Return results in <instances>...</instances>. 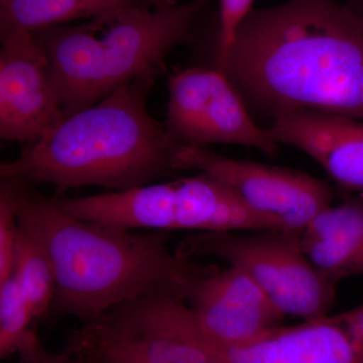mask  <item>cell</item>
I'll return each instance as SVG.
<instances>
[{
  "mask_svg": "<svg viewBox=\"0 0 363 363\" xmlns=\"http://www.w3.org/2000/svg\"><path fill=\"white\" fill-rule=\"evenodd\" d=\"M18 354L20 355V359L16 363H89L66 352L62 354L50 352L40 342L35 333L26 341Z\"/></svg>",
  "mask_w": 363,
  "mask_h": 363,
  "instance_id": "obj_19",
  "label": "cell"
},
{
  "mask_svg": "<svg viewBox=\"0 0 363 363\" xmlns=\"http://www.w3.org/2000/svg\"><path fill=\"white\" fill-rule=\"evenodd\" d=\"M182 298L202 337L219 347L252 345L283 326L286 317L250 276L233 266L191 279Z\"/></svg>",
  "mask_w": 363,
  "mask_h": 363,
  "instance_id": "obj_10",
  "label": "cell"
},
{
  "mask_svg": "<svg viewBox=\"0 0 363 363\" xmlns=\"http://www.w3.org/2000/svg\"><path fill=\"white\" fill-rule=\"evenodd\" d=\"M164 6H176L178 4L179 0H161Z\"/></svg>",
  "mask_w": 363,
  "mask_h": 363,
  "instance_id": "obj_21",
  "label": "cell"
},
{
  "mask_svg": "<svg viewBox=\"0 0 363 363\" xmlns=\"http://www.w3.org/2000/svg\"><path fill=\"white\" fill-rule=\"evenodd\" d=\"M177 172L196 169L233 189L248 206L276 219L285 230L300 234L334 199L327 182L259 162L230 159L205 147L181 145L174 157Z\"/></svg>",
  "mask_w": 363,
  "mask_h": 363,
  "instance_id": "obj_7",
  "label": "cell"
},
{
  "mask_svg": "<svg viewBox=\"0 0 363 363\" xmlns=\"http://www.w3.org/2000/svg\"><path fill=\"white\" fill-rule=\"evenodd\" d=\"M224 74L262 116L311 111L363 121V16L338 0L252 9Z\"/></svg>",
  "mask_w": 363,
  "mask_h": 363,
  "instance_id": "obj_1",
  "label": "cell"
},
{
  "mask_svg": "<svg viewBox=\"0 0 363 363\" xmlns=\"http://www.w3.org/2000/svg\"><path fill=\"white\" fill-rule=\"evenodd\" d=\"M306 257L327 281L363 276V193L325 208L300 234Z\"/></svg>",
  "mask_w": 363,
  "mask_h": 363,
  "instance_id": "obj_13",
  "label": "cell"
},
{
  "mask_svg": "<svg viewBox=\"0 0 363 363\" xmlns=\"http://www.w3.org/2000/svg\"><path fill=\"white\" fill-rule=\"evenodd\" d=\"M18 223L13 194L6 182L0 187V284L13 277Z\"/></svg>",
  "mask_w": 363,
  "mask_h": 363,
  "instance_id": "obj_17",
  "label": "cell"
},
{
  "mask_svg": "<svg viewBox=\"0 0 363 363\" xmlns=\"http://www.w3.org/2000/svg\"><path fill=\"white\" fill-rule=\"evenodd\" d=\"M13 277L32 308L35 320L51 312L56 274L44 247L18 227Z\"/></svg>",
  "mask_w": 363,
  "mask_h": 363,
  "instance_id": "obj_15",
  "label": "cell"
},
{
  "mask_svg": "<svg viewBox=\"0 0 363 363\" xmlns=\"http://www.w3.org/2000/svg\"><path fill=\"white\" fill-rule=\"evenodd\" d=\"M255 0H219V37L217 70L224 74L235 33L252 11Z\"/></svg>",
  "mask_w": 363,
  "mask_h": 363,
  "instance_id": "obj_18",
  "label": "cell"
},
{
  "mask_svg": "<svg viewBox=\"0 0 363 363\" xmlns=\"http://www.w3.org/2000/svg\"><path fill=\"white\" fill-rule=\"evenodd\" d=\"M300 234L278 229L252 234L192 233L178 243L175 252L189 259L216 257L238 267L285 316L307 321L329 314L337 286L327 281L306 257Z\"/></svg>",
  "mask_w": 363,
  "mask_h": 363,
  "instance_id": "obj_6",
  "label": "cell"
},
{
  "mask_svg": "<svg viewBox=\"0 0 363 363\" xmlns=\"http://www.w3.org/2000/svg\"><path fill=\"white\" fill-rule=\"evenodd\" d=\"M32 308L13 277L0 284V357L18 353L35 331Z\"/></svg>",
  "mask_w": 363,
  "mask_h": 363,
  "instance_id": "obj_16",
  "label": "cell"
},
{
  "mask_svg": "<svg viewBox=\"0 0 363 363\" xmlns=\"http://www.w3.org/2000/svg\"><path fill=\"white\" fill-rule=\"evenodd\" d=\"M154 83H128L66 117L18 159L1 162L0 177L30 185L52 184L61 195L86 186L130 190L175 175L174 157L181 145L147 111Z\"/></svg>",
  "mask_w": 363,
  "mask_h": 363,
  "instance_id": "obj_3",
  "label": "cell"
},
{
  "mask_svg": "<svg viewBox=\"0 0 363 363\" xmlns=\"http://www.w3.org/2000/svg\"><path fill=\"white\" fill-rule=\"evenodd\" d=\"M277 143L303 150L347 192L363 193V121L311 111L271 117Z\"/></svg>",
  "mask_w": 363,
  "mask_h": 363,
  "instance_id": "obj_12",
  "label": "cell"
},
{
  "mask_svg": "<svg viewBox=\"0 0 363 363\" xmlns=\"http://www.w3.org/2000/svg\"><path fill=\"white\" fill-rule=\"evenodd\" d=\"M162 6L161 0H0V35L35 33L82 18L109 23L133 9Z\"/></svg>",
  "mask_w": 363,
  "mask_h": 363,
  "instance_id": "obj_14",
  "label": "cell"
},
{
  "mask_svg": "<svg viewBox=\"0 0 363 363\" xmlns=\"http://www.w3.org/2000/svg\"><path fill=\"white\" fill-rule=\"evenodd\" d=\"M54 197L69 216L130 230H285L276 219L255 211L233 189L206 173L87 197Z\"/></svg>",
  "mask_w": 363,
  "mask_h": 363,
  "instance_id": "obj_5",
  "label": "cell"
},
{
  "mask_svg": "<svg viewBox=\"0 0 363 363\" xmlns=\"http://www.w3.org/2000/svg\"><path fill=\"white\" fill-rule=\"evenodd\" d=\"M203 340L222 363H363V303L333 316L279 327L245 347Z\"/></svg>",
  "mask_w": 363,
  "mask_h": 363,
  "instance_id": "obj_11",
  "label": "cell"
},
{
  "mask_svg": "<svg viewBox=\"0 0 363 363\" xmlns=\"http://www.w3.org/2000/svg\"><path fill=\"white\" fill-rule=\"evenodd\" d=\"M1 180L11 188L18 227L44 247L54 267L52 316L87 324L156 289H173L182 297L191 279L216 267L169 250L166 231L143 233L74 218L30 184Z\"/></svg>",
  "mask_w": 363,
  "mask_h": 363,
  "instance_id": "obj_2",
  "label": "cell"
},
{
  "mask_svg": "<svg viewBox=\"0 0 363 363\" xmlns=\"http://www.w3.org/2000/svg\"><path fill=\"white\" fill-rule=\"evenodd\" d=\"M164 123L180 145H245L269 157L278 152V143L255 123L240 93L218 70L191 68L171 77Z\"/></svg>",
  "mask_w": 363,
  "mask_h": 363,
  "instance_id": "obj_8",
  "label": "cell"
},
{
  "mask_svg": "<svg viewBox=\"0 0 363 363\" xmlns=\"http://www.w3.org/2000/svg\"><path fill=\"white\" fill-rule=\"evenodd\" d=\"M210 1L133 9L100 23L101 37L93 21L33 33L47 54L66 117L93 106L121 86L156 80Z\"/></svg>",
  "mask_w": 363,
  "mask_h": 363,
  "instance_id": "obj_4",
  "label": "cell"
},
{
  "mask_svg": "<svg viewBox=\"0 0 363 363\" xmlns=\"http://www.w3.org/2000/svg\"><path fill=\"white\" fill-rule=\"evenodd\" d=\"M0 138L37 143L65 121L49 60L33 33L0 35Z\"/></svg>",
  "mask_w": 363,
  "mask_h": 363,
  "instance_id": "obj_9",
  "label": "cell"
},
{
  "mask_svg": "<svg viewBox=\"0 0 363 363\" xmlns=\"http://www.w3.org/2000/svg\"><path fill=\"white\" fill-rule=\"evenodd\" d=\"M348 4L363 16V0H350Z\"/></svg>",
  "mask_w": 363,
  "mask_h": 363,
  "instance_id": "obj_20",
  "label": "cell"
}]
</instances>
